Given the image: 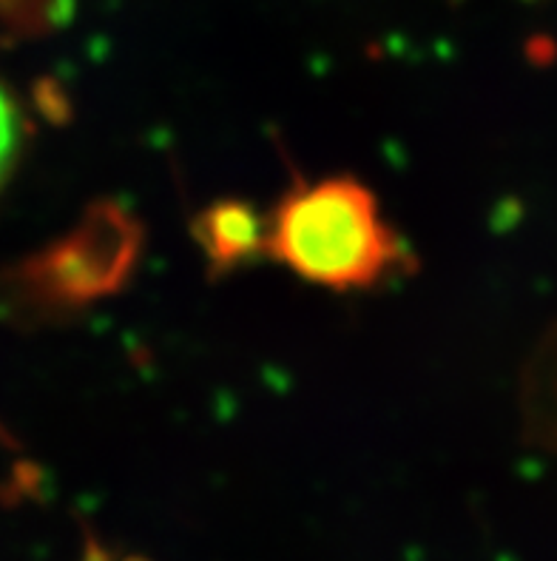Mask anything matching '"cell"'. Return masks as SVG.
Here are the masks:
<instances>
[{
    "instance_id": "2",
    "label": "cell",
    "mask_w": 557,
    "mask_h": 561,
    "mask_svg": "<svg viewBox=\"0 0 557 561\" xmlns=\"http://www.w3.org/2000/svg\"><path fill=\"white\" fill-rule=\"evenodd\" d=\"M140 222L117 203H97L69 234L28 256L7 279V299L26 313H69L120 288L140 256Z\"/></svg>"
},
{
    "instance_id": "5",
    "label": "cell",
    "mask_w": 557,
    "mask_h": 561,
    "mask_svg": "<svg viewBox=\"0 0 557 561\" xmlns=\"http://www.w3.org/2000/svg\"><path fill=\"white\" fill-rule=\"evenodd\" d=\"M14 146H18V114L3 92H0V178L7 171V163L12 160Z\"/></svg>"
},
{
    "instance_id": "4",
    "label": "cell",
    "mask_w": 557,
    "mask_h": 561,
    "mask_svg": "<svg viewBox=\"0 0 557 561\" xmlns=\"http://www.w3.org/2000/svg\"><path fill=\"white\" fill-rule=\"evenodd\" d=\"M0 9L21 32H46L71 14V0H0Z\"/></svg>"
},
{
    "instance_id": "1",
    "label": "cell",
    "mask_w": 557,
    "mask_h": 561,
    "mask_svg": "<svg viewBox=\"0 0 557 561\" xmlns=\"http://www.w3.org/2000/svg\"><path fill=\"white\" fill-rule=\"evenodd\" d=\"M265 249L299 277L336 291L368 288L402 260L373 194L350 178L297 185L265 228Z\"/></svg>"
},
{
    "instance_id": "3",
    "label": "cell",
    "mask_w": 557,
    "mask_h": 561,
    "mask_svg": "<svg viewBox=\"0 0 557 561\" xmlns=\"http://www.w3.org/2000/svg\"><path fill=\"white\" fill-rule=\"evenodd\" d=\"M194 237L202 245L208 265L217 271L254 260L256 251L265 245V228L254 208L242 199H222L205 208L194 222Z\"/></svg>"
}]
</instances>
